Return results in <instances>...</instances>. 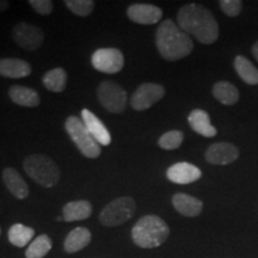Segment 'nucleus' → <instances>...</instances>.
<instances>
[{
    "instance_id": "nucleus-7",
    "label": "nucleus",
    "mask_w": 258,
    "mask_h": 258,
    "mask_svg": "<svg viewBox=\"0 0 258 258\" xmlns=\"http://www.w3.org/2000/svg\"><path fill=\"white\" fill-rule=\"evenodd\" d=\"M97 97L103 108L112 114H122L128 103L127 92L117 83L104 80L98 85Z\"/></svg>"
},
{
    "instance_id": "nucleus-10",
    "label": "nucleus",
    "mask_w": 258,
    "mask_h": 258,
    "mask_svg": "<svg viewBox=\"0 0 258 258\" xmlns=\"http://www.w3.org/2000/svg\"><path fill=\"white\" fill-rule=\"evenodd\" d=\"M165 96V89L159 84L144 83L135 90L131 98V105L134 110L144 111L150 109Z\"/></svg>"
},
{
    "instance_id": "nucleus-16",
    "label": "nucleus",
    "mask_w": 258,
    "mask_h": 258,
    "mask_svg": "<svg viewBox=\"0 0 258 258\" xmlns=\"http://www.w3.org/2000/svg\"><path fill=\"white\" fill-rule=\"evenodd\" d=\"M3 180L5 186L16 199L24 200L29 195V186L21 173L14 167H5L3 170Z\"/></svg>"
},
{
    "instance_id": "nucleus-26",
    "label": "nucleus",
    "mask_w": 258,
    "mask_h": 258,
    "mask_svg": "<svg viewBox=\"0 0 258 258\" xmlns=\"http://www.w3.org/2000/svg\"><path fill=\"white\" fill-rule=\"evenodd\" d=\"M51 250V239L47 234H41L31 241L27 251L25 258H44Z\"/></svg>"
},
{
    "instance_id": "nucleus-34",
    "label": "nucleus",
    "mask_w": 258,
    "mask_h": 258,
    "mask_svg": "<svg viewBox=\"0 0 258 258\" xmlns=\"http://www.w3.org/2000/svg\"><path fill=\"white\" fill-rule=\"evenodd\" d=\"M0 234H2V228H0Z\"/></svg>"
},
{
    "instance_id": "nucleus-27",
    "label": "nucleus",
    "mask_w": 258,
    "mask_h": 258,
    "mask_svg": "<svg viewBox=\"0 0 258 258\" xmlns=\"http://www.w3.org/2000/svg\"><path fill=\"white\" fill-rule=\"evenodd\" d=\"M183 139H184V134L180 131H170L161 135L159 140H158V145L163 150H176V148H178L182 145Z\"/></svg>"
},
{
    "instance_id": "nucleus-24",
    "label": "nucleus",
    "mask_w": 258,
    "mask_h": 258,
    "mask_svg": "<svg viewBox=\"0 0 258 258\" xmlns=\"http://www.w3.org/2000/svg\"><path fill=\"white\" fill-rule=\"evenodd\" d=\"M35 235L34 228L25 226L23 224H15L10 227L8 237L9 241L14 246L17 247H24L25 245L30 243L32 238Z\"/></svg>"
},
{
    "instance_id": "nucleus-1",
    "label": "nucleus",
    "mask_w": 258,
    "mask_h": 258,
    "mask_svg": "<svg viewBox=\"0 0 258 258\" xmlns=\"http://www.w3.org/2000/svg\"><path fill=\"white\" fill-rule=\"evenodd\" d=\"M178 27L203 44H212L219 37V24L208 9L199 4L182 6L177 14Z\"/></svg>"
},
{
    "instance_id": "nucleus-30",
    "label": "nucleus",
    "mask_w": 258,
    "mask_h": 258,
    "mask_svg": "<svg viewBox=\"0 0 258 258\" xmlns=\"http://www.w3.org/2000/svg\"><path fill=\"white\" fill-rule=\"evenodd\" d=\"M29 5H30L37 14H40L42 16L50 15L54 8L53 3H51L50 0H30V2H29Z\"/></svg>"
},
{
    "instance_id": "nucleus-33",
    "label": "nucleus",
    "mask_w": 258,
    "mask_h": 258,
    "mask_svg": "<svg viewBox=\"0 0 258 258\" xmlns=\"http://www.w3.org/2000/svg\"><path fill=\"white\" fill-rule=\"evenodd\" d=\"M56 220H57V221H61V220H63V218H62V217H59V218L56 219Z\"/></svg>"
},
{
    "instance_id": "nucleus-4",
    "label": "nucleus",
    "mask_w": 258,
    "mask_h": 258,
    "mask_svg": "<svg viewBox=\"0 0 258 258\" xmlns=\"http://www.w3.org/2000/svg\"><path fill=\"white\" fill-rule=\"evenodd\" d=\"M23 169L31 179L44 188H51L60 180V167L51 158L43 154L28 156L23 161Z\"/></svg>"
},
{
    "instance_id": "nucleus-5",
    "label": "nucleus",
    "mask_w": 258,
    "mask_h": 258,
    "mask_svg": "<svg viewBox=\"0 0 258 258\" xmlns=\"http://www.w3.org/2000/svg\"><path fill=\"white\" fill-rule=\"evenodd\" d=\"M64 128H66L71 140L76 144L83 156L91 158V159H96L101 156V145L95 140L89 129L84 124L83 120H80L77 116H70L64 122Z\"/></svg>"
},
{
    "instance_id": "nucleus-25",
    "label": "nucleus",
    "mask_w": 258,
    "mask_h": 258,
    "mask_svg": "<svg viewBox=\"0 0 258 258\" xmlns=\"http://www.w3.org/2000/svg\"><path fill=\"white\" fill-rule=\"evenodd\" d=\"M44 88L51 92H62L66 89L67 73L63 69H54L48 71L42 79Z\"/></svg>"
},
{
    "instance_id": "nucleus-2",
    "label": "nucleus",
    "mask_w": 258,
    "mask_h": 258,
    "mask_svg": "<svg viewBox=\"0 0 258 258\" xmlns=\"http://www.w3.org/2000/svg\"><path fill=\"white\" fill-rule=\"evenodd\" d=\"M156 46L161 57L177 61L190 55L194 49L191 38L171 19L161 22L157 29Z\"/></svg>"
},
{
    "instance_id": "nucleus-11",
    "label": "nucleus",
    "mask_w": 258,
    "mask_h": 258,
    "mask_svg": "<svg viewBox=\"0 0 258 258\" xmlns=\"http://www.w3.org/2000/svg\"><path fill=\"white\" fill-rule=\"evenodd\" d=\"M205 158L213 165H228L239 158V150L230 143H215L207 148Z\"/></svg>"
},
{
    "instance_id": "nucleus-32",
    "label": "nucleus",
    "mask_w": 258,
    "mask_h": 258,
    "mask_svg": "<svg viewBox=\"0 0 258 258\" xmlns=\"http://www.w3.org/2000/svg\"><path fill=\"white\" fill-rule=\"evenodd\" d=\"M251 53H252V55H253L254 59L258 61V41L253 44L252 48H251Z\"/></svg>"
},
{
    "instance_id": "nucleus-19",
    "label": "nucleus",
    "mask_w": 258,
    "mask_h": 258,
    "mask_svg": "<svg viewBox=\"0 0 258 258\" xmlns=\"http://www.w3.org/2000/svg\"><path fill=\"white\" fill-rule=\"evenodd\" d=\"M92 234L89 228L77 227L67 234L63 241V250L67 253H76L85 249L91 241Z\"/></svg>"
},
{
    "instance_id": "nucleus-29",
    "label": "nucleus",
    "mask_w": 258,
    "mask_h": 258,
    "mask_svg": "<svg viewBox=\"0 0 258 258\" xmlns=\"http://www.w3.org/2000/svg\"><path fill=\"white\" fill-rule=\"evenodd\" d=\"M220 8L224 14L228 17H235L240 14L241 8H243V3L240 0H220L219 2Z\"/></svg>"
},
{
    "instance_id": "nucleus-22",
    "label": "nucleus",
    "mask_w": 258,
    "mask_h": 258,
    "mask_svg": "<svg viewBox=\"0 0 258 258\" xmlns=\"http://www.w3.org/2000/svg\"><path fill=\"white\" fill-rule=\"evenodd\" d=\"M213 96L224 105H233L239 101V91L233 84L228 82H218L212 89Z\"/></svg>"
},
{
    "instance_id": "nucleus-12",
    "label": "nucleus",
    "mask_w": 258,
    "mask_h": 258,
    "mask_svg": "<svg viewBox=\"0 0 258 258\" xmlns=\"http://www.w3.org/2000/svg\"><path fill=\"white\" fill-rule=\"evenodd\" d=\"M127 16L137 24L152 25L157 24L163 17L160 8L152 4H134L127 9Z\"/></svg>"
},
{
    "instance_id": "nucleus-13",
    "label": "nucleus",
    "mask_w": 258,
    "mask_h": 258,
    "mask_svg": "<svg viewBox=\"0 0 258 258\" xmlns=\"http://www.w3.org/2000/svg\"><path fill=\"white\" fill-rule=\"evenodd\" d=\"M202 171L186 161L173 164L166 171L167 179L176 184H190L201 178Z\"/></svg>"
},
{
    "instance_id": "nucleus-15",
    "label": "nucleus",
    "mask_w": 258,
    "mask_h": 258,
    "mask_svg": "<svg viewBox=\"0 0 258 258\" xmlns=\"http://www.w3.org/2000/svg\"><path fill=\"white\" fill-rule=\"evenodd\" d=\"M172 205L180 215L188 218L198 217V215L201 214L203 209V203L201 200L183 192H177L172 196Z\"/></svg>"
},
{
    "instance_id": "nucleus-8",
    "label": "nucleus",
    "mask_w": 258,
    "mask_h": 258,
    "mask_svg": "<svg viewBox=\"0 0 258 258\" xmlns=\"http://www.w3.org/2000/svg\"><path fill=\"white\" fill-rule=\"evenodd\" d=\"M12 40L18 47L25 50L35 51L42 46L44 41V32L41 28L25 22L16 24L12 29Z\"/></svg>"
},
{
    "instance_id": "nucleus-3",
    "label": "nucleus",
    "mask_w": 258,
    "mask_h": 258,
    "mask_svg": "<svg viewBox=\"0 0 258 258\" xmlns=\"http://www.w3.org/2000/svg\"><path fill=\"white\" fill-rule=\"evenodd\" d=\"M170 235L169 225L158 215H145L134 225L132 239L141 249H154L166 241Z\"/></svg>"
},
{
    "instance_id": "nucleus-28",
    "label": "nucleus",
    "mask_w": 258,
    "mask_h": 258,
    "mask_svg": "<svg viewBox=\"0 0 258 258\" xmlns=\"http://www.w3.org/2000/svg\"><path fill=\"white\" fill-rule=\"evenodd\" d=\"M64 5L79 17H88L95 9L93 0H66Z\"/></svg>"
},
{
    "instance_id": "nucleus-18",
    "label": "nucleus",
    "mask_w": 258,
    "mask_h": 258,
    "mask_svg": "<svg viewBox=\"0 0 258 258\" xmlns=\"http://www.w3.org/2000/svg\"><path fill=\"white\" fill-rule=\"evenodd\" d=\"M188 122L194 132L205 138H213L218 133L217 128L211 123V117L208 112L202 109H195L188 116Z\"/></svg>"
},
{
    "instance_id": "nucleus-9",
    "label": "nucleus",
    "mask_w": 258,
    "mask_h": 258,
    "mask_svg": "<svg viewBox=\"0 0 258 258\" xmlns=\"http://www.w3.org/2000/svg\"><path fill=\"white\" fill-rule=\"evenodd\" d=\"M93 69L98 72L115 74L123 69L124 57L120 49L116 48H101L97 49L91 56Z\"/></svg>"
},
{
    "instance_id": "nucleus-14",
    "label": "nucleus",
    "mask_w": 258,
    "mask_h": 258,
    "mask_svg": "<svg viewBox=\"0 0 258 258\" xmlns=\"http://www.w3.org/2000/svg\"><path fill=\"white\" fill-rule=\"evenodd\" d=\"M82 120L99 145L109 146L111 144V134L109 133L108 128L105 127L104 123L92 111H90L89 109H83Z\"/></svg>"
},
{
    "instance_id": "nucleus-20",
    "label": "nucleus",
    "mask_w": 258,
    "mask_h": 258,
    "mask_svg": "<svg viewBox=\"0 0 258 258\" xmlns=\"http://www.w3.org/2000/svg\"><path fill=\"white\" fill-rule=\"evenodd\" d=\"M9 96L15 104L27 106V108H36L41 103L40 95L34 89L27 86L12 85L9 89Z\"/></svg>"
},
{
    "instance_id": "nucleus-31",
    "label": "nucleus",
    "mask_w": 258,
    "mask_h": 258,
    "mask_svg": "<svg viewBox=\"0 0 258 258\" xmlns=\"http://www.w3.org/2000/svg\"><path fill=\"white\" fill-rule=\"evenodd\" d=\"M10 9V3L6 2V0H0V14L8 11Z\"/></svg>"
},
{
    "instance_id": "nucleus-17",
    "label": "nucleus",
    "mask_w": 258,
    "mask_h": 258,
    "mask_svg": "<svg viewBox=\"0 0 258 258\" xmlns=\"http://www.w3.org/2000/svg\"><path fill=\"white\" fill-rule=\"evenodd\" d=\"M31 74V66L27 61L15 57L0 59V76L5 78L19 79Z\"/></svg>"
},
{
    "instance_id": "nucleus-21",
    "label": "nucleus",
    "mask_w": 258,
    "mask_h": 258,
    "mask_svg": "<svg viewBox=\"0 0 258 258\" xmlns=\"http://www.w3.org/2000/svg\"><path fill=\"white\" fill-rule=\"evenodd\" d=\"M91 214L92 205L89 201H86V200L69 202L62 208V218L67 222L85 220Z\"/></svg>"
},
{
    "instance_id": "nucleus-23",
    "label": "nucleus",
    "mask_w": 258,
    "mask_h": 258,
    "mask_svg": "<svg viewBox=\"0 0 258 258\" xmlns=\"http://www.w3.org/2000/svg\"><path fill=\"white\" fill-rule=\"evenodd\" d=\"M234 70L244 83L249 85H258V70L249 59L243 55L235 56Z\"/></svg>"
},
{
    "instance_id": "nucleus-6",
    "label": "nucleus",
    "mask_w": 258,
    "mask_h": 258,
    "mask_svg": "<svg viewBox=\"0 0 258 258\" xmlns=\"http://www.w3.org/2000/svg\"><path fill=\"white\" fill-rule=\"evenodd\" d=\"M137 205L129 196H122L105 206L99 214V221L106 227H116L133 218Z\"/></svg>"
}]
</instances>
